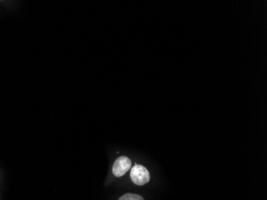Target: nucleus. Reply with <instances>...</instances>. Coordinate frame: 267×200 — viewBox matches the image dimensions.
<instances>
[{
  "instance_id": "f03ea898",
  "label": "nucleus",
  "mask_w": 267,
  "mask_h": 200,
  "mask_svg": "<svg viewBox=\"0 0 267 200\" xmlns=\"http://www.w3.org/2000/svg\"><path fill=\"white\" fill-rule=\"evenodd\" d=\"M132 168V161L128 157L120 156L113 165V174L116 177H122Z\"/></svg>"
},
{
  "instance_id": "f257e3e1",
  "label": "nucleus",
  "mask_w": 267,
  "mask_h": 200,
  "mask_svg": "<svg viewBox=\"0 0 267 200\" xmlns=\"http://www.w3.org/2000/svg\"><path fill=\"white\" fill-rule=\"evenodd\" d=\"M132 182L136 185L142 186L150 181L149 171L142 165L135 164L131 171Z\"/></svg>"
},
{
  "instance_id": "7ed1b4c3",
  "label": "nucleus",
  "mask_w": 267,
  "mask_h": 200,
  "mask_svg": "<svg viewBox=\"0 0 267 200\" xmlns=\"http://www.w3.org/2000/svg\"><path fill=\"white\" fill-rule=\"evenodd\" d=\"M119 200H144V199L142 198V196H139V195L128 193V194L121 196Z\"/></svg>"
}]
</instances>
